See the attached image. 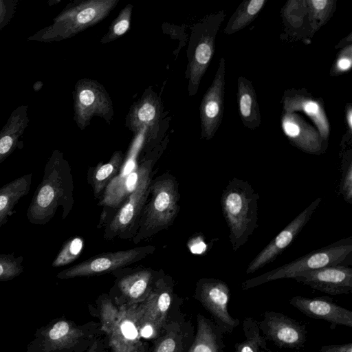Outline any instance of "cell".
<instances>
[{
  "label": "cell",
  "mask_w": 352,
  "mask_h": 352,
  "mask_svg": "<svg viewBox=\"0 0 352 352\" xmlns=\"http://www.w3.org/2000/svg\"><path fill=\"white\" fill-rule=\"evenodd\" d=\"M318 197L284 228L248 264L246 274H250L273 262L292 244L308 223L319 206Z\"/></svg>",
  "instance_id": "obj_15"
},
{
  "label": "cell",
  "mask_w": 352,
  "mask_h": 352,
  "mask_svg": "<svg viewBox=\"0 0 352 352\" xmlns=\"http://www.w3.org/2000/svg\"><path fill=\"white\" fill-rule=\"evenodd\" d=\"M352 254V238L340 239L325 247L314 250L297 259L244 281L243 290L267 282L283 278H294L296 275L328 266L346 265Z\"/></svg>",
  "instance_id": "obj_6"
},
{
  "label": "cell",
  "mask_w": 352,
  "mask_h": 352,
  "mask_svg": "<svg viewBox=\"0 0 352 352\" xmlns=\"http://www.w3.org/2000/svg\"><path fill=\"white\" fill-rule=\"evenodd\" d=\"M43 85V83L41 81H37L33 85V89H34L35 91H38L41 89Z\"/></svg>",
  "instance_id": "obj_43"
},
{
  "label": "cell",
  "mask_w": 352,
  "mask_h": 352,
  "mask_svg": "<svg viewBox=\"0 0 352 352\" xmlns=\"http://www.w3.org/2000/svg\"><path fill=\"white\" fill-rule=\"evenodd\" d=\"M223 334L217 324L198 315L196 336L188 352H226Z\"/></svg>",
  "instance_id": "obj_26"
},
{
  "label": "cell",
  "mask_w": 352,
  "mask_h": 352,
  "mask_svg": "<svg viewBox=\"0 0 352 352\" xmlns=\"http://www.w3.org/2000/svg\"><path fill=\"white\" fill-rule=\"evenodd\" d=\"M171 303V288L168 277L162 275L155 283L147 298L140 305L142 324L159 330L164 324Z\"/></svg>",
  "instance_id": "obj_22"
},
{
  "label": "cell",
  "mask_w": 352,
  "mask_h": 352,
  "mask_svg": "<svg viewBox=\"0 0 352 352\" xmlns=\"http://www.w3.org/2000/svg\"><path fill=\"white\" fill-rule=\"evenodd\" d=\"M257 322L265 339L279 347L296 349L306 341L305 326L282 313L267 311Z\"/></svg>",
  "instance_id": "obj_16"
},
{
  "label": "cell",
  "mask_w": 352,
  "mask_h": 352,
  "mask_svg": "<svg viewBox=\"0 0 352 352\" xmlns=\"http://www.w3.org/2000/svg\"><path fill=\"white\" fill-rule=\"evenodd\" d=\"M179 184L173 175L164 173L153 179L133 242L138 244L168 229L179 212Z\"/></svg>",
  "instance_id": "obj_4"
},
{
  "label": "cell",
  "mask_w": 352,
  "mask_h": 352,
  "mask_svg": "<svg viewBox=\"0 0 352 352\" xmlns=\"http://www.w3.org/2000/svg\"><path fill=\"white\" fill-rule=\"evenodd\" d=\"M155 250V246L148 245L101 253L58 272L56 277L60 279H69L112 273L140 261L152 254Z\"/></svg>",
  "instance_id": "obj_11"
},
{
  "label": "cell",
  "mask_w": 352,
  "mask_h": 352,
  "mask_svg": "<svg viewBox=\"0 0 352 352\" xmlns=\"http://www.w3.org/2000/svg\"><path fill=\"white\" fill-rule=\"evenodd\" d=\"M101 329L113 352H143L140 329L142 311L138 304L115 306L104 298L100 304Z\"/></svg>",
  "instance_id": "obj_7"
},
{
  "label": "cell",
  "mask_w": 352,
  "mask_h": 352,
  "mask_svg": "<svg viewBox=\"0 0 352 352\" xmlns=\"http://www.w3.org/2000/svg\"><path fill=\"white\" fill-rule=\"evenodd\" d=\"M74 120L78 127L84 130L94 116L103 118L110 124L114 116L112 100L99 82L89 79L78 80L73 91Z\"/></svg>",
  "instance_id": "obj_10"
},
{
  "label": "cell",
  "mask_w": 352,
  "mask_h": 352,
  "mask_svg": "<svg viewBox=\"0 0 352 352\" xmlns=\"http://www.w3.org/2000/svg\"><path fill=\"white\" fill-rule=\"evenodd\" d=\"M133 7L132 4L129 3L120 10L117 17L111 22L106 34L101 38L102 44L115 41L129 31Z\"/></svg>",
  "instance_id": "obj_31"
},
{
  "label": "cell",
  "mask_w": 352,
  "mask_h": 352,
  "mask_svg": "<svg viewBox=\"0 0 352 352\" xmlns=\"http://www.w3.org/2000/svg\"><path fill=\"white\" fill-rule=\"evenodd\" d=\"M124 154L121 151L113 153L110 160L99 163L90 168L88 173V182L90 184L95 199H100L106 187L119 173L124 162Z\"/></svg>",
  "instance_id": "obj_27"
},
{
  "label": "cell",
  "mask_w": 352,
  "mask_h": 352,
  "mask_svg": "<svg viewBox=\"0 0 352 352\" xmlns=\"http://www.w3.org/2000/svg\"><path fill=\"white\" fill-rule=\"evenodd\" d=\"M289 303L307 316L352 328V311L328 298L296 296Z\"/></svg>",
  "instance_id": "obj_21"
},
{
  "label": "cell",
  "mask_w": 352,
  "mask_h": 352,
  "mask_svg": "<svg viewBox=\"0 0 352 352\" xmlns=\"http://www.w3.org/2000/svg\"><path fill=\"white\" fill-rule=\"evenodd\" d=\"M345 121L348 129V133L343 136L341 141V146L344 151L348 144H351V133H352V105L347 104L345 107Z\"/></svg>",
  "instance_id": "obj_38"
},
{
  "label": "cell",
  "mask_w": 352,
  "mask_h": 352,
  "mask_svg": "<svg viewBox=\"0 0 352 352\" xmlns=\"http://www.w3.org/2000/svg\"><path fill=\"white\" fill-rule=\"evenodd\" d=\"M188 247L192 253L201 254L206 250V245L202 240L197 238L196 240L192 241L190 244L188 245Z\"/></svg>",
  "instance_id": "obj_41"
},
{
  "label": "cell",
  "mask_w": 352,
  "mask_h": 352,
  "mask_svg": "<svg viewBox=\"0 0 352 352\" xmlns=\"http://www.w3.org/2000/svg\"><path fill=\"white\" fill-rule=\"evenodd\" d=\"M226 85V60L221 57L210 86L200 104L201 138L211 140L222 121Z\"/></svg>",
  "instance_id": "obj_14"
},
{
  "label": "cell",
  "mask_w": 352,
  "mask_h": 352,
  "mask_svg": "<svg viewBox=\"0 0 352 352\" xmlns=\"http://www.w3.org/2000/svg\"><path fill=\"white\" fill-rule=\"evenodd\" d=\"M84 246V240L80 236H74L64 243L56 257L54 259L52 266L62 267L76 260Z\"/></svg>",
  "instance_id": "obj_32"
},
{
  "label": "cell",
  "mask_w": 352,
  "mask_h": 352,
  "mask_svg": "<svg viewBox=\"0 0 352 352\" xmlns=\"http://www.w3.org/2000/svg\"><path fill=\"white\" fill-rule=\"evenodd\" d=\"M259 195L246 181L229 180L221 196V206L229 228L233 251L243 246L258 227Z\"/></svg>",
  "instance_id": "obj_3"
},
{
  "label": "cell",
  "mask_w": 352,
  "mask_h": 352,
  "mask_svg": "<svg viewBox=\"0 0 352 352\" xmlns=\"http://www.w3.org/2000/svg\"><path fill=\"white\" fill-rule=\"evenodd\" d=\"M84 336V331L73 322L54 319L36 331L25 352H72Z\"/></svg>",
  "instance_id": "obj_12"
},
{
  "label": "cell",
  "mask_w": 352,
  "mask_h": 352,
  "mask_svg": "<svg viewBox=\"0 0 352 352\" xmlns=\"http://www.w3.org/2000/svg\"><path fill=\"white\" fill-rule=\"evenodd\" d=\"M318 352H352V343L322 346Z\"/></svg>",
  "instance_id": "obj_40"
},
{
  "label": "cell",
  "mask_w": 352,
  "mask_h": 352,
  "mask_svg": "<svg viewBox=\"0 0 352 352\" xmlns=\"http://www.w3.org/2000/svg\"><path fill=\"white\" fill-rule=\"evenodd\" d=\"M197 296L224 333H231L239 324V319L228 310L230 290L226 283L213 278H201L197 285Z\"/></svg>",
  "instance_id": "obj_13"
},
{
  "label": "cell",
  "mask_w": 352,
  "mask_h": 352,
  "mask_svg": "<svg viewBox=\"0 0 352 352\" xmlns=\"http://www.w3.org/2000/svg\"><path fill=\"white\" fill-rule=\"evenodd\" d=\"M352 66V45L349 44L340 51L331 69L330 75L336 76L349 72Z\"/></svg>",
  "instance_id": "obj_36"
},
{
  "label": "cell",
  "mask_w": 352,
  "mask_h": 352,
  "mask_svg": "<svg viewBox=\"0 0 352 352\" xmlns=\"http://www.w3.org/2000/svg\"><path fill=\"white\" fill-rule=\"evenodd\" d=\"M282 104L284 112L301 111L307 116L314 122L323 141L327 144L330 124L321 98L314 97L305 89H290L285 91Z\"/></svg>",
  "instance_id": "obj_19"
},
{
  "label": "cell",
  "mask_w": 352,
  "mask_h": 352,
  "mask_svg": "<svg viewBox=\"0 0 352 352\" xmlns=\"http://www.w3.org/2000/svg\"><path fill=\"white\" fill-rule=\"evenodd\" d=\"M226 13L220 10L209 14L194 23L186 50L188 58L185 76L188 79V92L195 96L215 51V40Z\"/></svg>",
  "instance_id": "obj_8"
},
{
  "label": "cell",
  "mask_w": 352,
  "mask_h": 352,
  "mask_svg": "<svg viewBox=\"0 0 352 352\" xmlns=\"http://www.w3.org/2000/svg\"><path fill=\"white\" fill-rule=\"evenodd\" d=\"M74 204V180L72 169L63 153L52 151L45 164L41 182L37 186L26 216L30 223L45 225L62 208L61 217L65 219Z\"/></svg>",
  "instance_id": "obj_1"
},
{
  "label": "cell",
  "mask_w": 352,
  "mask_h": 352,
  "mask_svg": "<svg viewBox=\"0 0 352 352\" xmlns=\"http://www.w3.org/2000/svg\"><path fill=\"white\" fill-rule=\"evenodd\" d=\"M336 3L334 0H306L307 14L314 31L328 21L334 12Z\"/></svg>",
  "instance_id": "obj_30"
},
{
  "label": "cell",
  "mask_w": 352,
  "mask_h": 352,
  "mask_svg": "<svg viewBox=\"0 0 352 352\" xmlns=\"http://www.w3.org/2000/svg\"><path fill=\"white\" fill-rule=\"evenodd\" d=\"M175 340L172 337H166L155 347L154 352H174Z\"/></svg>",
  "instance_id": "obj_39"
},
{
  "label": "cell",
  "mask_w": 352,
  "mask_h": 352,
  "mask_svg": "<svg viewBox=\"0 0 352 352\" xmlns=\"http://www.w3.org/2000/svg\"><path fill=\"white\" fill-rule=\"evenodd\" d=\"M32 174L19 177L0 188V230L14 213V208L30 192Z\"/></svg>",
  "instance_id": "obj_25"
},
{
  "label": "cell",
  "mask_w": 352,
  "mask_h": 352,
  "mask_svg": "<svg viewBox=\"0 0 352 352\" xmlns=\"http://www.w3.org/2000/svg\"><path fill=\"white\" fill-rule=\"evenodd\" d=\"M113 274L118 276L116 286L129 305L142 302L151 293L155 281L162 275L151 267L139 266L118 269Z\"/></svg>",
  "instance_id": "obj_18"
},
{
  "label": "cell",
  "mask_w": 352,
  "mask_h": 352,
  "mask_svg": "<svg viewBox=\"0 0 352 352\" xmlns=\"http://www.w3.org/2000/svg\"><path fill=\"white\" fill-rule=\"evenodd\" d=\"M340 192L344 200L352 204V150L342 151Z\"/></svg>",
  "instance_id": "obj_33"
},
{
  "label": "cell",
  "mask_w": 352,
  "mask_h": 352,
  "mask_svg": "<svg viewBox=\"0 0 352 352\" xmlns=\"http://www.w3.org/2000/svg\"><path fill=\"white\" fill-rule=\"evenodd\" d=\"M118 2L119 0L72 1L53 19L52 24L43 28L28 40L50 43L72 38L104 19Z\"/></svg>",
  "instance_id": "obj_5"
},
{
  "label": "cell",
  "mask_w": 352,
  "mask_h": 352,
  "mask_svg": "<svg viewBox=\"0 0 352 352\" xmlns=\"http://www.w3.org/2000/svg\"><path fill=\"white\" fill-rule=\"evenodd\" d=\"M18 3L19 0H0V32L11 21Z\"/></svg>",
  "instance_id": "obj_37"
},
{
  "label": "cell",
  "mask_w": 352,
  "mask_h": 352,
  "mask_svg": "<svg viewBox=\"0 0 352 352\" xmlns=\"http://www.w3.org/2000/svg\"><path fill=\"white\" fill-rule=\"evenodd\" d=\"M245 340L234 346V352H263L267 348V340L262 334L258 322L245 318L243 323Z\"/></svg>",
  "instance_id": "obj_29"
},
{
  "label": "cell",
  "mask_w": 352,
  "mask_h": 352,
  "mask_svg": "<svg viewBox=\"0 0 352 352\" xmlns=\"http://www.w3.org/2000/svg\"><path fill=\"white\" fill-rule=\"evenodd\" d=\"M281 128L290 143L302 151L314 155L325 152L327 144L323 141L316 128L299 114L283 112Z\"/></svg>",
  "instance_id": "obj_20"
},
{
  "label": "cell",
  "mask_w": 352,
  "mask_h": 352,
  "mask_svg": "<svg viewBox=\"0 0 352 352\" xmlns=\"http://www.w3.org/2000/svg\"><path fill=\"white\" fill-rule=\"evenodd\" d=\"M237 103L243 125L255 129L261 124V113L255 89L250 80L243 76L237 79Z\"/></svg>",
  "instance_id": "obj_24"
},
{
  "label": "cell",
  "mask_w": 352,
  "mask_h": 352,
  "mask_svg": "<svg viewBox=\"0 0 352 352\" xmlns=\"http://www.w3.org/2000/svg\"><path fill=\"white\" fill-rule=\"evenodd\" d=\"M23 256L14 254H0V282L11 280L24 272Z\"/></svg>",
  "instance_id": "obj_34"
},
{
  "label": "cell",
  "mask_w": 352,
  "mask_h": 352,
  "mask_svg": "<svg viewBox=\"0 0 352 352\" xmlns=\"http://www.w3.org/2000/svg\"><path fill=\"white\" fill-rule=\"evenodd\" d=\"M162 100L152 87L147 88L142 97L129 109L126 118V126L134 134L145 130L141 151L153 149L164 138L168 128L170 117L164 115Z\"/></svg>",
  "instance_id": "obj_9"
},
{
  "label": "cell",
  "mask_w": 352,
  "mask_h": 352,
  "mask_svg": "<svg viewBox=\"0 0 352 352\" xmlns=\"http://www.w3.org/2000/svg\"><path fill=\"white\" fill-rule=\"evenodd\" d=\"M306 0H292L287 2L283 8V16L294 28L300 26L307 14Z\"/></svg>",
  "instance_id": "obj_35"
},
{
  "label": "cell",
  "mask_w": 352,
  "mask_h": 352,
  "mask_svg": "<svg viewBox=\"0 0 352 352\" xmlns=\"http://www.w3.org/2000/svg\"><path fill=\"white\" fill-rule=\"evenodd\" d=\"M87 352H99L97 342H94Z\"/></svg>",
  "instance_id": "obj_42"
},
{
  "label": "cell",
  "mask_w": 352,
  "mask_h": 352,
  "mask_svg": "<svg viewBox=\"0 0 352 352\" xmlns=\"http://www.w3.org/2000/svg\"><path fill=\"white\" fill-rule=\"evenodd\" d=\"M168 140V135H166L153 149L142 151L144 155L140 160L142 168L137 184L124 201L106 221L103 234L104 239L132 240L136 234L149 195L153 167L166 148Z\"/></svg>",
  "instance_id": "obj_2"
},
{
  "label": "cell",
  "mask_w": 352,
  "mask_h": 352,
  "mask_svg": "<svg viewBox=\"0 0 352 352\" xmlns=\"http://www.w3.org/2000/svg\"><path fill=\"white\" fill-rule=\"evenodd\" d=\"M266 2V0L243 1L229 19L224 29L225 34H233L248 26L257 16Z\"/></svg>",
  "instance_id": "obj_28"
},
{
  "label": "cell",
  "mask_w": 352,
  "mask_h": 352,
  "mask_svg": "<svg viewBox=\"0 0 352 352\" xmlns=\"http://www.w3.org/2000/svg\"><path fill=\"white\" fill-rule=\"evenodd\" d=\"M28 106H19L10 114L6 124L0 131V164L14 151L23 144L19 139L23 136L28 126L30 118L28 114Z\"/></svg>",
  "instance_id": "obj_23"
},
{
  "label": "cell",
  "mask_w": 352,
  "mask_h": 352,
  "mask_svg": "<svg viewBox=\"0 0 352 352\" xmlns=\"http://www.w3.org/2000/svg\"><path fill=\"white\" fill-rule=\"evenodd\" d=\"M294 279L330 295L352 292V269L348 265L328 266L311 270L296 275Z\"/></svg>",
  "instance_id": "obj_17"
}]
</instances>
